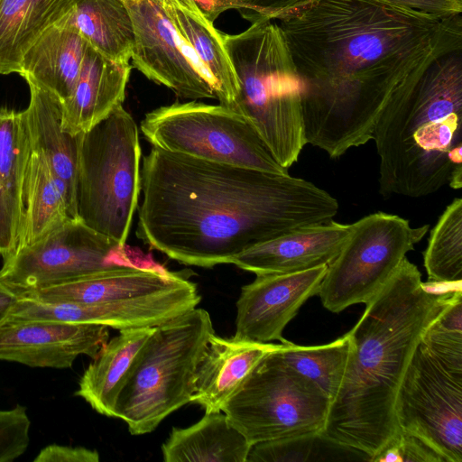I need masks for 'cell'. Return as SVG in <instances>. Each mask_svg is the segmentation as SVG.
<instances>
[{
  "label": "cell",
  "mask_w": 462,
  "mask_h": 462,
  "mask_svg": "<svg viewBox=\"0 0 462 462\" xmlns=\"http://www.w3.org/2000/svg\"><path fill=\"white\" fill-rule=\"evenodd\" d=\"M279 26L300 81L306 143L330 158L371 141L393 94L462 49L461 14L439 19L388 0H318Z\"/></svg>",
  "instance_id": "obj_1"
},
{
  "label": "cell",
  "mask_w": 462,
  "mask_h": 462,
  "mask_svg": "<svg viewBox=\"0 0 462 462\" xmlns=\"http://www.w3.org/2000/svg\"><path fill=\"white\" fill-rule=\"evenodd\" d=\"M136 236L187 265L231 263L249 247L332 220L338 202L310 181L152 147L141 168Z\"/></svg>",
  "instance_id": "obj_2"
},
{
  "label": "cell",
  "mask_w": 462,
  "mask_h": 462,
  "mask_svg": "<svg viewBox=\"0 0 462 462\" xmlns=\"http://www.w3.org/2000/svg\"><path fill=\"white\" fill-rule=\"evenodd\" d=\"M461 288L433 290L406 257L346 333L344 377L319 438L368 460L400 433L395 401L422 334Z\"/></svg>",
  "instance_id": "obj_3"
},
{
  "label": "cell",
  "mask_w": 462,
  "mask_h": 462,
  "mask_svg": "<svg viewBox=\"0 0 462 462\" xmlns=\"http://www.w3.org/2000/svg\"><path fill=\"white\" fill-rule=\"evenodd\" d=\"M461 129L462 49L434 60L382 111L372 139L380 160L379 192L420 198L448 184Z\"/></svg>",
  "instance_id": "obj_4"
},
{
  "label": "cell",
  "mask_w": 462,
  "mask_h": 462,
  "mask_svg": "<svg viewBox=\"0 0 462 462\" xmlns=\"http://www.w3.org/2000/svg\"><path fill=\"white\" fill-rule=\"evenodd\" d=\"M223 39L239 85L230 107L244 116L283 168L307 144L301 86L283 32L272 20L254 22Z\"/></svg>",
  "instance_id": "obj_5"
},
{
  "label": "cell",
  "mask_w": 462,
  "mask_h": 462,
  "mask_svg": "<svg viewBox=\"0 0 462 462\" xmlns=\"http://www.w3.org/2000/svg\"><path fill=\"white\" fill-rule=\"evenodd\" d=\"M401 431L431 448L444 462H462V321L442 312L417 344L396 401Z\"/></svg>",
  "instance_id": "obj_6"
},
{
  "label": "cell",
  "mask_w": 462,
  "mask_h": 462,
  "mask_svg": "<svg viewBox=\"0 0 462 462\" xmlns=\"http://www.w3.org/2000/svg\"><path fill=\"white\" fill-rule=\"evenodd\" d=\"M214 334L208 312L198 308L154 328L115 407V418L125 421L132 435L152 432L191 402L197 366Z\"/></svg>",
  "instance_id": "obj_7"
},
{
  "label": "cell",
  "mask_w": 462,
  "mask_h": 462,
  "mask_svg": "<svg viewBox=\"0 0 462 462\" xmlns=\"http://www.w3.org/2000/svg\"><path fill=\"white\" fill-rule=\"evenodd\" d=\"M139 129L118 106L80 135L77 217L125 247L141 193Z\"/></svg>",
  "instance_id": "obj_8"
},
{
  "label": "cell",
  "mask_w": 462,
  "mask_h": 462,
  "mask_svg": "<svg viewBox=\"0 0 462 462\" xmlns=\"http://www.w3.org/2000/svg\"><path fill=\"white\" fill-rule=\"evenodd\" d=\"M277 349L261 359L221 410L252 446L319 437L327 421L329 399L288 365Z\"/></svg>",
  "instance_id": "obj_9"
},
{
  "label": "cell",
  "mask_w": 462,
  "mask_h": 462,
  "mask_svg": "<svg viewBox=\"0 0 462 462\" xmlns=\"http://www.w3.org/2000/svg\"><path fill=\"white\" fill-rule=\"evenodd\" d=\"M140 126L155 148L276 174L289 173L249 121L222 104L174 102L148 112Z\"/></svg>",
  "instance_id": "obj_10"
},
{
  "label": "cell",
  "mask_w": 462,
  "mask_h": 462,
  "mask_svg": "<svg viewBox=\"0 0 462 462\" xmlns=\"http://www.w3.org/2000/svg\"><path fill=\"white\" fill-rule=\"evenodd\" d=\"M384 212L369 214L351 224L338 254L328 264L319 288L322 305L338 313L369 302L429 230Z\"/></svg>",
  "instance_id": "obj_11"
},
{
  "label": "cell",
  "mask_w": 462,
  "mask_h": 462,
  "mask_svg": "<svg viewBox=\"0 0 462 462\" xmlns=\"http://www.w3.org/2000/svg\"><path fill=\"white\" fill-rule=\"evenodd\" d=\"M125 247L79 219H69L4 259L0 283L16 297L116 267Z\"/></svg>",
  "instance_id": "obj_12"
},
{
  "label": "cell",
  "mask_w": 462,
  "mask_h": 462,
  "mask_svg": "<svg viewBox=\"0 0 462 462\" xmlns=\"http://www.w3.org/2000/svg\"><path fill=\"white\" fill-rule=\"evenodd\" d=\"M123 2L134 30L132 67L181 98L217 99L213 88L183 54L184 40L176 31L163 1Z\"/></svg>",
  "instance_id": "obj_13"
},
{
  "label": "cell",
  "mask_w": 462,
  "mask_h": 462,
  "mask_svg": "<svg viewBox=\"0 0 462 462\" xmlns=\"http://www.w3.org/2000/svg\"><path fill=\"white\" fill-rule=\"evenodd\" d=\"M327 264L289 273L257 274L236 301L234 338L256 343L279 340L308 299L318 294Z\"/></svg>",
  "instance_id": "obj_14"
},
{
  "label": "cell",
  "mask_w": 462,
  "mask_h": 462,
  "mask_svg": "<svg viewBox=\"0 0 462 462\" xmlns=\"http://www.w3.org/2000/svg\"><path fill=\"white\" fill-rule=\"evenodd\" d=\"M108 338L101 325L6 317L0 323V360L66 369L81 355L94 358Z\"/></svg>",
  "instance_id": "obj_15"
},
{
  "label": "cell",
  "mask_w": 462,
  "mask_h": 462,
  "mask_svg": "<svg viewBox=\"0 0 462 462\" xmlns=\"http://www.w3.org/2000/svg\"><path fill=\"white\" fill-rule=\"evenodd\" d=\"M199 294L198 286L183 274L120 264L66 283L20 294L44 301L125 304Z\"/></svg>",
  "instance_id": "obj_16"
},
{
  "label": "cell",
  "mask_w": 462,
  "mask_h": 462,
  "mask_svg": "<svg viewBox=\"0 0 462 462\" xmlns=\"http://www.w3.org/2000/svg\"><path fill=\"white\" fill-rule=\"evenodd\" d=\"M351 224L332 220L299 227L256 244L231 263L257 274L289 273L328 264L339 253Z\"/></svg>",
  "instance_id": "obj_17"
},
{
  "label": "cell",
  "mask_w": 462,
  "mask_h": 462,
  "mask_svg": "<svg viewBox=\"0 0 462 462\" xmlns=\"http://www.w3.org/2000/svg\"><path fill=\"white\" fill-rule=\"evenodd\" d=\"M31 153L24 110L0 107V255L4 259L19 245Z\"/></svg>",
  "instance_id": "obj_18"
},
{
  "label": "cell",
  "mask_w": 462,
  "mask_h": 462,
  "mask_svg": "<svg viewBox=\"0 0 462 462\" xmlns=\"http://www.w3.org/2000/svg\"><path fill=\"white\" fill-rule=\"evenodd\" d=\"M30 102L24 112L31 135L32 148L42 154L65 197L70 216L76 211V182L80 135L71 134L62 127V101L52 92L26 81Z\"/></svg>",
  "instance_id": "obj_19"
},
{
  "label": "cell",
  "mask_w": 462,
  "mask_h": 462,
  "mask_svg": "<svg viewBox=\"0 0 462 462\" xmlns=\"http://www.w3.org/2000/svg\"><path fill=\"white\" fill-rule=\"evenodd\" d=\"M279 346L212 335L197 366L191 402L205 413L221 411L261 359Z\"/></svg>",
  "instance_id": "obj_20"
},
{
  "label": "cell",
  "mask_w": 462,
  "mask_h": 462,
  "mask_svg": "<svg viewBox=\"0 0 462 462\" xmlns=\"http://www.w3.org/2000/svg\"><path fill=\"white\" fill-rule=\"evenodd\" d=\"M131 65H119L88 43L69 98L62 101V127L71 134L87 132L122 105Z\"/></svg>",
  "instance_id": "obj_21"
},
{
  "label": "cell",
  "mask_w": 462,
  "mask_h": 462,
  "mask_svg": "<svg viewBox=\"0 0 462 462\" xmlns=\"http://www.w3.org/2000/svg\"><path fill=\"white\" fill-rule=\"evenodd\" d=\"M71 10L49 27L23 55L20 74L55 94L61 101L71 95L88 42L73 24Z\"/></svg>",
  "instance_id": "obj_22"
},
{
  "label": "cell",
  "mask_w": 462,
  "mask_h": 462,
  "mask_svg": "<svg viewBox=\"0 0 462 462\" xmlns=\"http://www.w3.org/2000/svg\"><path fill=\"white\" fill-rule=\"evenodd\" d=\"M154 328L119 330L118 335L107 340L81 375L75 395L97 413L115 418L118 395Z\"/></svg>",
  "instance_id": "obj_23"
},
{
  "label": "cell",
  "mask_w": 462,
  "mask_h": 462,
  "mask_svg": "<svg viewBox=\"0 0 462 462\" xmlns=\"http://www.w3.org/2000/svg\"><path fill=\"white\" fill-rule=\"evenodd\" d=\"M251 448L226 414L215 411L187 428L173 427L162 453L165 462H246Z\"/></svg>",
  "instance_id": "obj_24"
},
{
  "label": "cell",
  "mask_w": 462,
  "mask_h": 462,
  "mask_svg": "<svg viewBox=\"0 0 462 462\" xmlns=\"http://www.w3.org/2000/svg\"><path fill=\"white\" fill-rule=\"evenodd\" d=\"M162 1L178 33L212 75L217 86V100L231 107L238 96L239 85L223 33L190 0Z\"/></svg>",
  "instance_id": "obj_25"
},
{
  "label": "cell",
  "mask_w": 462,
  "mask_h": 462,
  "mask_svg": "<svg viewBox=\"0 0 462 462\" xmlns=\"http://www.w3.org/2000/svg\"><path fill=\"white\" fill-rule=\"evenodd\" d=\"M76 0H0V74L19 73L23 55Z\"/></svg>",
  "instance_id": "obj_26"
},
{
  "label": "cell",
  "mask_w": 462,
  "mask_h": 462,
  "mask_svg": "<svg viewBox=\"0 0 462 462\" xmlns=\"http://www.w3.org/2000/svg\"><path fill=\"white\" fill-rule=\"evenodd\" d=\"M70 15L92 48L119 65H130L134 30L123 0H76Z\"/></svg>",
  "instance_id": "obj_27"
},
{
  "label": "cell",
  "mask_w": 462,
  "mask_h": 462,
  "mask_svg": "<svg viewBox=\"0 0 462 462\" xmlns=\"http://www.w3.org/2000/svg\"><path fill=\"white\" fill-rule=\"evenodd\" d=\"M69 219L74 218L50 164L32 148L17 249L38 241Z\"/></svg>",
  "instance_id": "obj_28"
},
{
  "label": "cell",
  "mask_w": 462,
  "mask_h": 462,
  "mask_svg": "<svg viewBox=\"0 0 462 462\" xmlns=\"http://www.w3.org/2000/svg\"><path fill=\"white\" fill-rule=\"evenodd\" d=\"M348 351L346 334L328 344L319 346H300L287 341L281 343L276 350L288 365L319 388L330 403L340 388Z\"/></svg>",
  "instance_id": "obj_29"
},
{
  "label": "cell",
  "mask_w": 462,
  "mask_h": 462,
  "mask_svg": "<svg viewBox=\"0 0 462 462\" xmlns=\"http://www.w3.org/2000/svg\"><path fill=\"white\" fill-rule=\"evenodd\" d=\"M423 260L429 282L461 283L462 199H455L439 217L430 231Z\"/></svg>",
  "instance_id": "obj_30"
},
{
  "label": "cell",
  "mask_w": 462,
  "mask_h": 462,
  "mask_svg": "<svg viewBox=\"0 0 462 462\" xmlns=\"http://www.w3.org/2000/svg\"><path fill=\"white\" fill-rule=\"evenodd\" d=\"M30 428L24 406L17 404L10 410H0V462H13L26 451Z\"/></svg>",
  "instance_id": "obj_31"
},
{
  "label": "cell",
  "mask_w": 462,
  "mask_h": 462,
  "mask_svg": "<svg viewBox=\"0 0 462 462\" xmlns=\"http://www.w3.org/2000/svg\"><path fill=\"white\" fill-rule=\"evenodd\" d=\"M318 438L304 437L254 444L246 462L307 460Z\"/></svg>",
  "instance_id": "obj_32"
},
{
  "label": "cell",
  "mask_w": 462,
  "mask_h": 462,
  "mask_svg": "<svg viewBox=\"0 0 462 462\" xmlns=\"http://www.w3.org/2000/svg\"><path fill=\"white\" fill-rule=\"evenodd\" d=\"M371 461L444 462L441 457L419 438L402 431Z\"/></svg>",
  "instance_id": "obj_33"
},
{
  "label": "cell",
  "mask_w": 462,
  "mask_h": 462,
  "mask_svg": "<svg viewBox=\"0 0 462 462\" xmlns=\"http://www.w3.org/2000/svg\"><path fill=\"white\" fill-rule=\"evenodd\" d=\"M247 7L244 16L254 23L262 20L290 18L312 5L318 0H241Z\"/></svg>",
  "instance_id": "obj_34"
},
{
  "label": "cell",
  "mask_w": 462,
  "mask_h": 462,
  "mask_svg": "<svg viewBox=\"0 0 462 462\" xmlns=\"http://www.w3.org/2000/svg\"><path fill=\"white\" fill-rule=\"evenodd\" d=\"M99 454L96 449L84 447H70L51 444L38 453L33 462H98Z\"/></svg>",
  "instance_id": "obj_35"
},
{
  "label": "cell",
  "mask_w": 462,
  "mask_h": 462,
  "mask_svg": "<svg viewBox=\"0 0 462 462\" xmlns=\"http://www.w3.org/2000/svg\"><path fill=\"white\" fill-rule=\"evenodd\" d=\"M398 5L443 19L462 13V0H388Z\"/></svg>",
  "instance_id": "obj_36"
},
{
  "label": "cell",
  "mask_w": 462,
  "mask_h": 462,
  "mask_svg": "<svg viewBox=\"0 0 462 462\" xmlns=\"http://www.w3.org/2000/svg\"><path fill=\"white\" fill-rule=\"evenodd\" d=\"M202 14L212 23L225 11L239 10L243 16L247 12L246 5L241 0H190Z\"/></svg>",
  "instance_id": "obj_37"
},
{
  "label": "cell",
  "mask_w": 462,
  "mask_h": 462,
  "mask_svg": "<svg viewBox=\"0 0 462 462\" xmlns=\"http://www.w3.org/2000/svg\"><path fill=\"white\" fill-rule=\"evenodd\" d=\"M16 299L12 291L0 283V323L8 316Z\"/></svg>",
  "instance_id": "obj_38"
},
{
  "label": "cell",
  "mask_w": 462,
  "mask_h": 462,
  "mask_svg": "<svg viewBox=\"0 0 462 462\" xmlns=\"http://www.w3.org/2000/svg\"><path fill=\"white\" fill-rule=\"evenodd\" d=\"M448 184L452 189H458L462 187V164L456 165L449 177Z\"/></svg>",
  "instance_id": "obj_39"
}]
</instances>
